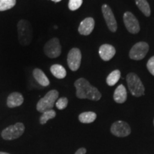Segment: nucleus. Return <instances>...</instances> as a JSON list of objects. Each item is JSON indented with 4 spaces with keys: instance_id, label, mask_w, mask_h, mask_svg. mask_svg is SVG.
Segmentation results:
<instances>
[{
    "instance_id": "obj_18",
    "label": "nucleus",
    "mask_w": 154,
    "mask_h": 154,
    "mask_svg": "<svg viewBox=\"0 0 154 154\" xmlns=\"http://www.w3.org/2000/svg\"><path fill=\"white\" fill-rule=\"evenodd\" d=\"M96 113L93 111H86L79 116V120L83 124H91L96 120Z\"/></svg>"
},
{
    "instance_id": "obj_16",
    "label": "nucleus",
    "mask_w": 154,
    "mask_h": 154,
    "mask_svg": "<svg viewBox=\"0 0 154 154\" xmlns=\"http://www.w3.org/2000/svg\"><path fill=\"white\" fill-rule=\"evenodd\" d=\"M113 99L118 103H123L127 99V91L124 85L121 84L116 88L113 94Z\"/></svg>"
},
{
    "instance_id": "obj_17",
    "label": "nucleus",
    "mask_w": 154,
    "mask_h": 154,
    "mask_svg": "<svg viewBox=\"0 0 154 154\" xmlns=\"http://www.w3.org/2000/svg\"><path fill=\"white\" fill-rule=\"evenodd\" d=\"M50 72L53 76L59 79H64L66 76V71L64 67L60 64H53L50 67Z\"/></svg>"
},
{
    "instance_id": "obj_28",
    "label": "nucleus",
    "mask_w": 154,
    "mask_h": 154,
    "mask_svg": "<svg viewBox=\"0 0 154 154\" xmlns=\"http://www.w3.org/2000/svg\"><path fill=\"white\" fill-rule=\"evenodd\" d=\"M51 1L54 2H60V1H61V0H51Z\"/></svg>"
},
{
    "instance_id": "obj_19",
    "label": "nucleus",
    "mask_w": 154,
    "mask_h": 154,
    "mask_svg": "<svg viewBox=\"0 0 154 154\" xmlns=\"http://www.w3.org/2000/svg\"><path fill=\"white\" fill-rule=\"evenodd\" d=\"M138 9L143 12L146 17H149L151 15V9L150 6L146 0H135Z\"/></svg>"
},
{
    "instance_id": "obj_29",
    "label": "nucleus",
    "mask_w": 154,
    "mask_h": 154,
    "mask_svg": "<svg viewBox=\"0 0 154 154\" xmlns=\"http://www.w3.org/2000/svg\"><path fill=\"white\" fill-rule=\"evenodd\" d=\"M153 125H154V119H153Z\"/></svg>"
},
{
    "instance_id": "obj_27",
    "label": "nucleus",
    "mask_w": 154,
    "mask_h": 154,
    "mask_svg": "<svg viewBox=\"0 0 154 154\" xmlns=\"http://www.w3.org/2000/svg\"><path fill=\"white\" fill-rule=\"evenodd\" d=\"M0 154H10V153H7V152H2V151H0Z\"/></svg>"
},
{
    "instance_id": "obj_15",
    "label": "nucleus",
    "mask_w": 154,
    "mask_h": 154,
    "mask_svg": "<svg viewBox=\"0 0 154 154\" xmlns=\"http://www.w3.org/2000/svg\"><path fill=\"white\" fill-rule=\"evenodd\" d=\"M33 76L38 84H39L41 86L46 87L50 84L49 79L47 78V76H46V74L42 69L38 68L34 69L33 71Z\"/></svg>"
},
{
    "instance_id": "obj_12",
    "label": "nucleus",
    "mask_w": 154,
    "mask_h": 154,
    "mask_svg": "<svg viewBox=\"0 0 154 154\" xmlns=\"http://www.w3.org/2000/svg\"><path fill=\"white\" fill-rule=\"evenodd\" d=\"M94 26H95L94 19L92 17H88V18L84 19L80 23L78 31L79 32V34H82V35H89L93 32Z\"/></svg>"
},
{
    "instance_id": "obj_1",
    "label": "nucleus",
    "mask_w": 154,
    "mask_h": 154,
    "mask_svg": "<svg viewBox=\"0 0 154 154\" xmlns=\"http://www.w3.org/2000/svg\"><path fill=\"white\" fill-rule=\"evenodd\" d=\"M74 86L76 89V97L79 99L99 101L101 98V94L98 88L91 85L85 79L80 78L77 79L74 83Z\"/></svg>"
},
{
    "instance_id": "obj_8",
    "label": "nucleus",
    "mask_w": 154,
    "mask_h": 154,
    "mask_svg": "<svg viewBox=\"0 0 154 154\" xmlns=\"http://www.w3.org/2000/svg\"><path fill=\"white\" fill-rule=\"evenodd\" d=\"M82 62V52L78 48H73L67 56V63L69 69L76 72L79 69Z\"/></svg>"
},
{
    "instance_id": "obj_2",
    "label": "nucleus",
    "mask_w": 154,
    "mask_h": 154,
    "mask_svg": "<svg viewBox=\"0 0 154 154\" xmlns=\"http://www.w3.org/2000/svg\"><path fill=\"white\" fill-rule=\"evenodd\" d=\"M17 34L21 45H29L33 38V29L30 22L25 19L19 21L17 24Z\"/></svg>"
},
{
    "instance_id": "obj_24",
    "label": "nucleus",
    "mask_w": 154,
    "mask_h": 154,
    "mask_svg": "<svg viewBox=\"0 0 154 154\" xmlns=\"http://www.w3.org/2000/svg\"><path fill=\"white\" fill-rule=\"evenodd\" d=\"M83 0H69V9L72 11L77 10L82 6Z\"/></svg>"
},
{
    "instance_id": "obj_26",
    "label": "nucleus",
    "mask_w": 154,
    "mask_h": 154,
    "mask_svg": "<svg viewBox=\"0 0 154 154\" xmlns=\"http://www.w3.org/2000/svg\"><path fill=\"white\" fill-rule=\"evenodd\" d=\"M86 149L85 148H80L76 151L75 154H86Z\"/></svg>"
},
{
    "instance_id": "obj_3",
    "label": "nucleus",
    "mask_w": 154,
    "mask_h": 154,
    "mask_svg": "<svg viewBox=\"0 0 154 154\" xmlns=\"http://www.w3.org/2000/svg\"><path fill=\"white\" fill-rule=\"evenodd\" d=\"M59 97V92L53 89L47 93L45 96L37 102L36 110L38 112L44 113V111L52 109Z\"/></svg>"
},
{
    "instance_id": "obj_23",
    "label": "nucleus",
    "mask_w": 154,
    "mask_h": 154,
    "mask_svg": "<svg viewBox=\"0 0 154 154\" xmlns=\"http://www.w3.org/2000/svg\"><path fill=\"white\" fill-rule=\"evenodd\" d=\"M68 103L69 101L67 98L61 97L60 99H57L55 105L58 109H59V110H63V109H66L67 106H68Z\"/></svg>"
},
{
    "instance_id": "obj_20",
    "label": "nucleus",
    "mask_w": 154,
    "mask_h": 154,
    "mask_svg": "<svg viewBox=\"0 0 154 154\" xmlns=\"http://www.w3.org/2000/svg\"><path fill=\"white\" fill-rule=\"evenodd\" d=\"M121 78V72L119 70H114L109 75L106 79V83L109 86H114Z\"/></svg>"
},
{
    "instance_id": "obj_5",
    "label": "nucleus",
    "mask_w": 154,
    "mask_h": 154,
    "mask_svg": "<svg viewBox=\"0 0 154 154\" xmlns=\"http://www.w3.org/2000/svg\"><path fill=\"white\" fill-rule=\"evenodd\" d=\"M24 131L25 126L24 124L19 122L5 128L2 131L1 136L3 139L6 140H14L22 136Z\"/></svg>"
},
{
    "instance_id": "obj_11",
    "label": "nucleus",
    "mask_w": 154,
    "mask_h": 154,
    "mask_svg": "<svg viewBox=\"0 0 154 154\" xmlns=\"http://www.w3.org/2000/svg\"><path fill=\"white\" fill-rule=\"evenodd\" d=\"M102 13L106 22L111 32H116L117 30V22L116 21L114 14L109 5H103L101 7Z\"/></svg>"
},
{
    "instance_id": "obj_14",
    "label": "nucleus",
    "mask_w": 154,
    "mask_h": 154,
    "mask_svg": "<svg viewBox=\"0 0 154 154\" xmlns=\"http://www.w3.org/2000/svg\"><path fill=\"white\" fill-rule=\"evenodd\" d=\"M23 103H24V97L19 92H13L7 97V106L11 109L20 106Z\"/></svg>"
},
{
    "instance_id": "obj_21",
    "label": "nucleus",
    "mask_w": 154,
    "mask_h": 154,
    "mask_svg": "<svg viewBox=\"0 0 154 154\" xmlns=\"http://www.w3.org/2000/svg\"><path fill=\"white\" fill-rule=\"evenodd\" d=\"M56 115V111L53 109H51V110H48L44 111V113H42V114L39 118V123L40 124L44 125L47 123V121L50 120V119H52L55 118Z\"/></svg>"
},
{
    "instance_id": "obj_9",
    "label": "nucleus",
    "mask_w": 154,
    "mask_h": 154,
    "mask_svg": "<svg viewBox=\"0 0 154 154\" xmlns=\"http://www.w3.org/2000/svg\"><path fill=\"white\" fill-rule=\"evenodd\" d=\"M111 134L117 137H126L130 135L131 130L126 122L119 121L113 123L111 127Z\"/></svg>"
},
{
    "instance_id": "obj_7",
    "label": "nucleus",
    "mask_w": 154,
    "mask_h": 154,
    "mask_svg": "<svg viewBox=\"0 0 154 154\" xmlns=\"http://www.w3.org/2000/svg\"><path fill=\"white\" fill-rule=\"evenodd\" d=\"M149 46L146 42H140L136 44L131 48L129 52V57L134 60H141L147 54Z\"/></svg>"
},
{
    "instance_id": "obj_6",
    "label": "nucleus",
    "mask_w": 154,
    "mask_h": 154,
    "mask_svg": "<svg viewBox=\"0 0 154 154\" xmlns=\"http://www.w3.org/2000/svg\"><path fill=\"white\" fill-rule=\"evenodd\" d=\"M44 52L49 58L54 59L61 54V46L58 38H53L48 41L44 46Z\"/></svg>"
},
{
    "instance_id": "obj_13",
    "label": "nucleus",
    "mask_w": 154,
    "mask_h": 154,
    "mask_svg": "<svg viewBox=\"0 0 154 154\" xmlns=\"http://www.w3.org/2000/svg\"><path fill=\"white\" fill-rule=\"evenodd\" d=\"M99 53L100 57L103 61H109L114 57L116 49L112 45L110 44H103L99 48Z\"/></svg>"
},
{
    "instance_id": "obj_25",
    "label": "nucleus",
    "mask_w": 154,
    "mask_h": 154,
    "mask_svg": "<svg viewBox=\"0 0 154 154\" xmlns=\"http://www.w3.org/2000/svg\"><path fill=\"white\" fill-rule=\"evenodd\" d=\"M147 69L149 72L154 76V56L149 59L147 63Z\"/></svg>"
},
{
    "instance_id": "obj_10",
    "label": "nucleus",
    "mask_w": 154,
    "mask_h": 154,
    "mask_svg": "<svg viewBox=\"0 0 154 154\" xmlns=\"http://www.w3.org/2000/svg\"><path fill=\"white\" fill-rule=\"evenodd\" d=\"M124 22L127 30L131 34H137L140 31V25L138 19L131 12L127 11L124 14Z\"/></svg>"
},
{
    "instance_id": "obj_4",
    "label": "nucleus",
    "mask_w": 154,
    "mask_h": 154,
    "mask_svg": "<svg viewBox=\"0 0 154 154\" xmlns=\"http://www.w3.org/2000/svg\"><path fill=\"white\" fill-rule=\"evenodd\" d=\"M127 84L131 93L134 96L140 97L144 94L145 88L140 78L134 73H130L126 76Z\"/></svg>"
},
{
    "instance_id": "obj_22",
    "label": "nucleus",
    "mask_w": 154,
    "mask_h": 154,
    "mask_svg": "<svg viewBox=\"0 0 154 154\" xmlns=\"http://www.w3.org/2000/svg\"><path fill=\"white\" fill-rule=\"evenodd\" d=\"M16 0H0V11L9 10L16 5Z\"/></svg>"
}]
</instances>
